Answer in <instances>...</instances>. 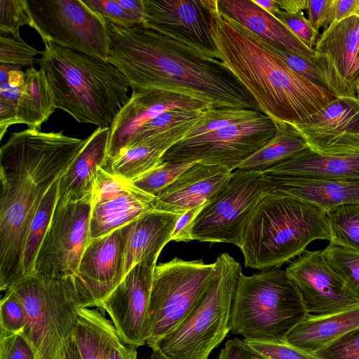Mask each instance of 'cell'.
Returning <instances> with one entry per match:
<instances>
[{"label": "cell", "instance_id": "1", "mask_svg": "<svg viewBox=\"0 0 359 359\" xmlns=\"http://www.w3.org/2000/svg\"><path fill=\"white\" fill-rule=\"evenodd\" d=\"M106 26L107 61L126 77L132 91L165 90L197 99L212 109L260 111L215 52L144 24L125 28L106 22Z\"/></svg>", "mask_w": 359, "mask_h": 359}, {"label": "cell", "instance_id": "2", "mask_svg": "<svg viewBox=\"0 0 359 359\" xmlns=\"http://www.w3.org/2000/svg\"><path fill=\"white\" fill-rule=\"evenodd\" d=\"M27 128L11 133L0 149V288L24 276L22 260L33 218L43 197L88 141Z\"/></svg>", "mask_w": 359, "mask_h": 359}, {"label": "cell", "instance_id": "3", "mask_svg": "<svg viewBox=\"0 0 359 359\" xmlns=\"http://www.w3.org/2000/svg\"><path fill=\"white\" fill-rule=\"evenodd\" d=\"M215 50L245 87L261 112L276 122L297 125L337 96L290 68L219 8L218 0H201Z\"/></svg>", "mask_w": 359, "mask_h": 359}, {"label": "cell", "instance_id": "4", "mask_svg": "<svg viewBox=\"0 0 359 359\" xmlns=\"http://www.w3.org/2000/svg\"><path fill=\"white\" fill-rule=\"evenodd\" d=\"M36 63L45 73L55 107L80 123L110 127L128 102L130 84L107 60L45 43Z\"/></svg>", "mask_w": 359, "mask_h": 359}, {"label": "cell", "instance_id": "5", "mask_svg": "<svg viewBox=\"0 0 359 359\" xmlns=\"http://www.w3.org/2000/svg\"><path fill=\"white\" fill-rule=\"evenodd\" d=\"M316 240L330 241L325 212L293 197L269 192L254 210L238 248L245 267L262 271L280 267Z\"/></svg>", "mask_w": 359, "mask_h": 359}, {"label": "cell", "instance_id": "6", "mask_svg": "<svg viewBox=\"0 0 359 359\" xmlns=\"http://www.w3.org/2000/svg\"><path fill=\"white\" fill-rule=\"evenodd\" d=\"M309 315L285 269L273 267L240 274L234 293L230 332L247 341H285Z\"/></svg>", "mask_w": 359, "mask_h": 359}, {"label": "cell", "instance_id": "7", "mask_svg": "<svg viewBox=\"0 0 359 359\" xmlns=\"http://www.w3.org/2000/svg\"><path fill=\"white\" fill-rule=\"evenodd\" d=\"M7 290L14 292L24 306L27 320L22 334L36 359H61L73 335L77 312L84 307L74 276L32 273Z\"/></svg>", "mask_w": 359, "mask_h": 359}, {"label": "cell", "instance_id": "8", "mask_svg": "<svg viewBox=\"0 0 359 359\" xmlns=\"http://www.w3.org/2000/svg\"><path fill=\"white\" fill-rule=\"evenodd\" d=\"M215 273L201 299L158 345L169 359H208L230 332V318L241 264L229 254L219 255Z\"/></svg>", "mask_w": 359, "mask_h": 359}, {"label": "cell", "instance_id": "9", "mask_svg": "<svg viewBox=\"0 0 359 359\" xmlns=\"http://www.w3.org/2000/svg\"><path fill=\"white\" fill-rule=\"evenodd\" d=\"M215 273V262L178 257L156 266L145 325L151 349L175 330L201 299Z\"/></svg>", "mask_w": 359, "mask_h": 359}, {"label": "cell", "instance_id": "10", "mask_svg": "<svg viewBox=\"0 0 359 359\" xmlns=\"http://www.w3.org/2000/svg\"><path fill=\"white\" fill-rule=\"evenodd\" d=\"M271 191L264 171L235 170L227 183L195 219L191 241L239 247L244 229L261 199Z\"/></svg>", "mask_w": 359, "mask_h": 359}, {"label": "cell", "instance_id": "11", "mask_svg": "<svg viewBox=\"0 0 359 359\" xmlns=\"http://www.w3.org/2000/svg\"><path fill=\"white\" fill-rule=\"evenodd\" d=\"M33 29L43 43H53L107 60L106 22L83 0H27Z\"/></svg>", "mask_w": 359, "mask_h": 359}, {"label": "cell", "instance_id": "12", "mask_svg": "<svg viewBox=\"0 0 359 359\" xmlns=\"http://www.w3.org/2000/svg\"><path fill=\"white\" fill-rule=\"evenodd\" d=\"M277 122L263 114L224 129L182 140L162 158L170 163L202 162L233 170L276 133Z\"/></svg>", "mask_w": 359, "mask_h": 359}, {"label": "cell", "instance_id": "13", "mask_svg": "<svg viewBox=\"0 0 359 359\" xmlns=\"http://www.w3.org/2000/svg\"><path fill=\"white\" fill-rule=\"evenodd\" d=\"M93 195L77 201L57 203L33 273L46 277L74 276L90 240Z\"/></svg>", "mask_w": 359, "mask_h": 359}, {"label": "cell", "instance_id": "14", "mask_svg": "<svg viewBox=\"0 0 359 359\" xmlns=\"http://www.w3.org/2000/svg\"><path fill=\"white\" fill-rule=\"evenodd\" d=\"M309 314H332L359 306V295L325 260L323 251L305 250L285 269Z\"/></svg>", "mask_w": 359, "mask_h": 359}, {"label": "cell", "instance_id": "15", "mask_svg": "<svg viewBox=\"0 0 359 359\" xmlns=\"http://www.w3.org/2000/svg\"><path fill=\"white\" fill-rule=\"evenodd\" d=\"M154 197L100 168L93 192L90 239L104 236L154 210Z\"/></svg>", "mask_w": 359, "mask_h": 359}, {"label": "cell", "instance_id": "16", "mask_svg": "<svg viewBox=\"0 0 359 359\" xmlns=\"http://www.w3.org/2000/svg\"><path fill=\"white\" fill-rule=\"evenodd\" d=\"M125 276L122 227L90 239L74 275L84 307L100 308Z\"/></svg>", "mask_w": 359, "mask_h": 359}, {"label": "cell", "instance_id": "17", "mask_svg": "<svg viewBox=\"0 0 359 359\" xmlns=\"http://www.w3.org/2000/svg\"><path fill=\"white\" fill-rule=\"evenodd\" d=\"M359 18L332 22L317 40L315 62L323 72L327 88L337 97L356 98L359 57L356 29Z\"/></svg>", "mask_w": 359, "mask_h": 359}, {"label": "cell", "instance_id": "18", "mask_svg": "<svg viewBox=\"0 0 359 359\" xmlns=\"http://www.w3.org/2000/svg\"><path fill=\"white\" fill-rule=\"evenodd\" d=\"M313 151L324 156L359 154V102L337 97L299 124L294 125Z\"/></svg>", "mask_w": 359, "mask_h": 359}, {"label": "cell", "instance_id": "19", "mask_svg": "<svg viewBox=\"0 0 359 359\" xmlns=\"http://www.w3.org/2000/svg\"><path fill=\"white\" fill-rule=\"evenodd\" d=\"M154 269L135 265L100 308L109 314L121 340L136 348L146 345L145 325Z\"/></svg>", "mask_w": 359, "mask_h": 359}, {"label": "cell", "instance_id": "20", "mask_svg": "<svg viewBox=\"0 0 359 359\" xmlns=\"http://www.w3.org/2000/svg\"><path fill=\"white\" fill-rule=\"evenodd\" d=\"M175 109L208 110L212 108L205 102L177 93L161 90L132 91L129 100L109 127L107 160L121 154L142 126L162 113Z\"/></svg>", "mask_w": 359, "mask_h": 359}, {"label": "cell", "instance_id": "21", "mask_svg": "<svg viewBox=\"0 0 359 359\" xmlns=\"http://www.w3.org/2000/svg\"><path fill=\"white\" fill-rule=\"evenodd\" d=\"M233 170L197 162L154 200V209L182 215L211 201L224 187Z\"/></svg>", "mask_w": 359, "mask_h": 359}, {"label": "cell", "instance_id": "22", "mask_svg": "<svg viewBox=\"0 0 359 359\" xmlns=\"http://www.w3.org/2000/svg\"><path fill=\"white\" fill-rule=\"evenodd\" d=\"M144 25L215 52L201 0H144Z\"/></svg>", "mask_w": 359, "mask_h": 359}, {"label": "cell", "instance_id": "23", "mask_svg": "<svg viewBox=\"0 0 359 359\" xmlns=\"http://www.w3.org/2000/svg\"><path fill=\"white\" fill-rule=\"evenodd\" d=\"M180 216L154 209L122 226L126 275L137 264L156 267L162 249L171 241Z\"/></svg>", "mask_w": 359, "mask_h": 359}, {"label": "cell", "instance_id": "24", "mask_svg": "<svg viewBox=\"0 0 359 359\" xmlns=\"http://www.w3.org/2000/svg\"><path fill=\"white\" fill-rule=\"evenodd\" d=\"M266 175L271 192L293 197L325 212L342 205L359 203V180Z\"/></svg>", "mask_w": 359, "mask_h": 359}, {"label": "cell", "instance_id": "25", "mask_svg": "<svg viewBox=\"0 0 359 359\" xmlns=\"http://www.w3.org/2000/svg\"><path fill=\"white\" fill-rule=\"evenodd\" d=\"M219 10L251 32L314 63L315 51L308 48L275 17L252 0H218Z\"/></svg>", "mask_w": 359, "mask_h": 359}, {"label": "cell", "instance_id": "26", "mask_svg": "<svg viewBox=\"0 0 359 359\" xmlns=\"http://www.w3.org/2000/svg\"><path fill=\"white\" fill-rule=\"evenodd\" d=\"M110 128H98L68 170L59 180L58 200L77 201L93 195L100 168L107 158Z\"/></svg>", "mask_w": 359, "mask_h": 359}, {"label": "cell", "instance_id": "27", "mask_svg": "<svg viewBox=\"0 0 359 359\" xmlns=\"http://www.w3.org/2000/svg\"><path fill=\"white\" fill-rule=\"evenodd\" d=\"M198 120L133 145L116 158L106 160L102 168L123 180H135L161 163L166 151L183 140Z\"/></svg>", "mask_w": 359, "mask_h": 359}, {"label": "cell", "instance_id": "28", "mask_svg": "<svg viewBox=\"0 0 359 359\" xmlns=\"http://www.w3.org/2000/svg\"><path fill=\"white\" fill-rule=\"evenodd\" d=\"M358 327L359 306L332 314H309L289 332L285 341L312 354Z\"/></svg>", "mask_w": 359, "mask_h": 359}, {"label": "cell", "instance_id": "29", "mask_svg": "<svg viewBox=\"0 0 359 359\" xmlns=\"http://www.w3.org/2000/svg\"><path fill=\"white\" fill-rule=\"evenodd\" d=\"M278 176H304L338 180H359V154L324 156L310 149L264 171Z\"/></svg>", "mask_w": 359, "mask_h": 359}, {"label": "cell", "instance_id": "30", "mask_svg": "<svg viewBox=\"0 0 359 359\" xmlns=\"http://www.w3.org/2000/svg\"><path fill=\"white\" fill-rule=\"evenodd\" d=\"M55 109L53 93L43 71L34 67L27 68L18 103V124H25L28 128L40 130L42 124Z\"/></svg>", "mask_w": 359, "mask_h": 359}, {"label": "cell", "instance_id": "31", "mask_svg": "<svg viewBox=\"0 0 359 359\" xmlns=\"http://www.w3.org/2000/svg\"><path fill=\"white\" fill-rule=\"evenodd\" d=\"M72 337L82 359H107L111 344L119 336L102 313L83 307L77 312Z\"/></svg>", "mask_w": 359, "mask_h": 359}, {"label": "cell", "instance_id": "32", "mask_svg": "<svg viewBox=\"0 0 359 359\" xmlns=\"http://www.w3.org/2000/svg\"><path fill=\"white\" fill-rule=\"evenodd\" d=\"M277 126L275 135L264 147L240 163L236 170L264 171L309 149L294 125L277 122Z\"/></svg>", "mask_w": 359, "mask_h": 359}, {"label": "cell", "instance_id": "33", "mask_svg": "<svg viewBox=\"0 0 359 359\" xmlns=\"http://www.w3.org/2000/svg\"><path fill=\"white\" fill-rule=\"evenodd\" d=\"M59 180L43 197L31 223L23 254L24 276L34 272L35 260L50 226L59 196Z\"/></svg>", "mask_w": 359, "mask_h": 359}, {"label": "cell", "instance_id": "34", "mask_svg": "<svg viewBox=\"0 0 359 359\" xmlns=\"http://www.w3.org/2000/svg\"><path fill=\"white\" fill-rule=\"evenodd\" d=\"M330 244L359 251V203L345 204L325 212Z\"/></svg>", "mask_w": 359, "mask_h": 359}, {"label": "cell", "instance_id": "35", "mask_svg": "<svg viewBox=\"0 0 359 359\" xmlns=\"http://www.w3.org/2000/svg\"><path fill=\"white\" fill-rule=\"evenodd\" d=\"M206 111L175 109L165 111L138 128L130 139L126 150L149 137L170 131L191 121H197L204 116Z\"/></svg>", "mask_w": 359, "mask_h": 359}, {"label": "cell", "instance_id": "36", "mask_svg": "<svg viewBox=\"0 0 359 359\" xmlns=\"http://www.w3.org/2000/svg\"><path fill=\"white\" fill-rule=\"evenodd\" d=\"M260 111L245 108L210 109L187 133L190 139L226 128L259 115Z\"/></svg>", "mask_w": 359, "mask_h": 359}, {"label": "cell", "instance_id": "37", "mask_svg": "<svg viewBox=\"0 0 359 359\" xmlns=\"http://www.w3.org/2000/svg\"><path fill=\"white\" fill-rule=\"evenodd\" d=\"M196 163L163 161L153 169L130 182L140 190L155 198L182 173Z\"/></svg>", "mask_w": 359, "mask_h": 359}, {"label": "cell", "instance_id": "38", "mask_svg": "<svg viewBox=\"0 0 359 359\" xmlns=\"http://www.w3.org/2000/svg\"><path fill=\"white\" fill-rule=\"evenodd\" d=\"M323 251L329 265L359 295V251L329 244Z\"/></svg>", "mask_w": 359, "mask_h": 359}, {"label": "cell", "instance_id": "39", "mask_svg": "<svg viewBox=\"0 0 359 359\" xmlns=\"http://www.w3.org/2000/svg\"><path fill=\"white\" fill-rule=\"evenodd\" d=\"M245 29L249 36H250L262 46L265 47L269 50L275 54L292 70L299 73L316 84L327 89L324 75L316 63L304 57L292 53L280 47H278L275 44L271 43L264 39L251 32L245 27Z\"/></svg>", "mask_w": 359, "mask_h": 359}, {"label": "cell", "instance_id": "40", "mask_svg": "<svg viewBox=\"0 0 359 359\" xmlns=\"http://www.w3.org/2000/svg\"><path fill=\"white\" fill-rule=\"evenodd\" d=\"M41 52L27 43L20 36L0 34V63L32 67L36 63V56Z\"/></svg>", "mask_w": 359, "mask_h": 359}, {"label": "cell", "instance_id": "41", "mask_svg": "<svg viewBox=\"0 0 359 359\" xmlns=\"http://www.w3.org/2000/svg\"><path fill=\"white\" fill-rule=\"evenodd\" d=\"M0 34L20 36V28L34 23L30 14L27 0L0 1Z\"/></svg>", "mask_w": 359, "mask_h": 359}, {"label": "cell", "instance_id": "42", "mask_svg": "<svg viewBox=\"0 0 359 359\" xmlns=\"http://www.w3.org/2000/svg\"><path fill=\"white\" fill-rule=\"evenodd\" d=\"M26 313L17 295L7 290L0 302V332L22 334L26 325Z\"/></svg>", "mask_w": 359, "mask_h": 359}, {"label": "cell", "instance_id": "43", "mask_svg": "<svg viewBox=\"0 0 359 359\" xmlns=\"http://www.w3.org/2000/svg\"><path fill=\"white\" fill-rule=\"evenodd\" d=\"M106 22L125 28L142 25L143 20L125 10L117 0H83Z\"/></svg>", "mask_w": 359, "mask_h": 359}, {"label": "cell", "instance_id": "44", "mask_svg": "<svg viewBox=\"0 0 359 359\" xmlns=\"http://www.w3.org/2000/svg\"><path fill=\"white\" fill-rule=\"evenodd\" d=\"M312 355L316 359H359V327Z\"/></svg>", "mask_w": 359, "mask_h": 359}, {"label": "cell", "instance_id": "45", "mask_svg": "<svg viewBox=\"0 0 359 359\" xmlns=\"http://www.w3.org/2000/svg\"><path fill=\"white\" fill-rule=\"evenodd\" d=\"M275 18L292 32L308 48L313 50L319 34L303 12L287 13L280 11Z\"/></svg>", "mask_w": 359, "mask_h": 359}, {"label": "cell", "instance_id": "46", "mask_svg": "<svg viewBox=\"0 0 359 359\" xmlns=\"http://www.w3.org/2000/svg\"><path fill=\"white\" fill-rule=\"evenodd\" d=\"M249 345L270 359H316L286 341H247Z\"/></svg>", "mask_w": 359, "mask_h": 359}, {"label": "cell", "instance_id": "47", "mask_svg": "<svg viewBox=\"0 0 359 359\" xmlns=\"http://www.w3.org/2000/svg\"><path fill=\"white\" fill-rule=\"evenodd\" d=\"M0 359H36V356L22 334L0 332Z\"/></svg>", "mask_w": 359, "mask_h": 359}, {"label": "cell", "instance_id": "48", "mask_svg": "<svg viewBox=\"0 0 359 359\" xmlns=\"http://www.w3.org/2000/svg\"><path fill=\"white\" fill-rule=\"evenodd\" d=\"M334 2L335 0L307 1L308 20L317 32L319 33L321 27L326 29L332 23Z\"/></svg>", "mask_w": 359, "mask_h": 359}, {"label": "cell", "instance_id": "49", "mask_svg": "<svg viewBox=\"0 0 359 359\" xmlns=\"http://www.w3.org/2000/svg\"><path fill=\"white\" fill-rule=\"evenodd\" d=\"M217 359H270L253 348L245 339L228 340Z\"/></svg>", "mask_w": 359, "mask_h": 359}, {"label": "cell", "instance_id": "50", "mask_svg": "<svg viewBox=\"0 0 359 359\" xmlns=\"http://www.w3.org/2000/svg\"><path fill=\"white\" fill-rule=\"evenodd\" d=\"M204 205L195 207L180 215L171 234V241L176 242L191 241L190 236L191 226Z\"/></svg>", "mask_w": 359, "mask_h": 359}, {"label": "cell", "instance_id": "51", "mask_svg": "<svg viewBox=\"0 0 359 359\" xmlns=\"http://www.w3.org/2000/svg\"><path fill=\"white\" fill-rule=\"evenodd\" d=\"M352 16L359 18V0H335L332 22Z\"/></svg>", "mask_w": 359, "mask_h": 359}, {"label": "cell", "instance_id": "52", "mask_svg": "<svg viewBox=\"0 0 359 359\" xmlns=\"http://www.w3.org/2000/svg\"><path fill=\"white\" fill-rule=\"evenodd\" d=\"M107 359H137V348L124 344L118 337L110 346Z\"/></svg>", "mask_w": 359, "mask_h": 359}, {"label": "cell", "instance_id": "53", "mask_svg": "<svg viewBox=\"0 0 359 359\" xmlns=\"http://www.w3.org/2000/svg\"><path fill=\"white\" fill-rule=\"evenodd\" d=\"M18 107L0 101V137L2 139L8 128L18 124Z\"/></svg>", "mask_w": 359, "mask_h": 359}, {"label": "cell", "instance_id": "54", "mask_svg": "<svg viewBox=\"0 0 359 359\" xmlns=\"http://www.w3.org/2000/svg\"><path fill=\"white\" fill-rule=\"evenodd\" d=\"M281 11L287 13H297L306 9L308 0H276Z\"/></svg>", "mask_w": 359, "mask_h": 359}, {"label": "cell", "instance_id": "55", "mask_svg": "<svg viewBox=\"0 0 359 359\" xmlns=\"http://www.w3.org/2000/svg\"><path fill=\"white\" fill-rule=\"evenodd\" d=\"M117 2L128 12L142 19L144 22V0H117Z\"/></svg>", "mask_w": 359, "mask_h": 359}, {"label": "cell", "instance_id": "56", "mask_svg": "<svg viewBox=\"0 0 359 359\" xmlns=\"http://www.w3.org/2000/svg\"><path fill=\"white\" fill-rule=\"evenodd\" d=\"M252 1L273 17L281 11L276 0H252Z\"/></svg>", "mask_w": 359, "mask_h": 359}, {"label": "cell", "instance_id": "57", "mask_svg": "<svg viewBox=\"0 0 359 359\" xmlns=\"http://www.w3.org/2000/svg\"><path fill=\"white\" fill-rule=\"evenodd\" d=\"M61 359H82L73 337L69 340Z\"/></svg>", "mask_w": 359, "mask_h": 359}, {"label": "cell", "instance_id": "58", "mask_svg": "<svg viewBox=\"0 0 359 359\" xmlns=\"http://www.w3.org/2000/svg\"><path fill=\"white\" fill-rule=\"evenodd\" d=\"M141 359H169L166 357L158 347L152 349V352L149 355Z\"/></svg>", "mask_w": 359, "mask_h": 359}, {"label": "cell", "instance_id": "59", "mask_svg": "<svg viewBox=\"0 0 359 359\" xmlns=\"http://www.w3.org/2000/svg\"><path fill=\"white\" fill-rule=\"evenodd\" d=\"M357 55L359 57V21L356 29Z\"/></svg>", "mask_w": 359, "mask_h": 359}, {"label": "cell", "instance_id": "60", "mask_svg": "<svg viewBox=\"0 0 359 359\" xmlns=\"http://www.w3.org/2000/svg\"><path fill=\"white\" fill-rule=\"evenodd\" d=\"M356 99L359 102V83L356 88Z\"/></svg>", "mask_w": 359, "mask_h": 359}]
</instances>
